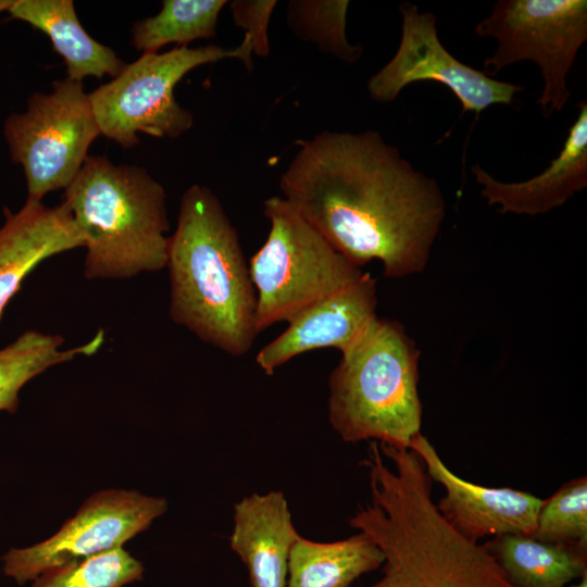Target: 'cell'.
Wrapping results in <instances>:
<instances>
[{
    "instance_id": "14",
    "label": "cell",
    "mask_w": 587,
    "mask_h": 587,
    "mask_svg": "<svg viewBox=\"0 0 587 587\" xmlns=\"http://www.w3.org/2000/svg\"><path fill=\"white\" fill-rule=\"evenodd\" d=\"M471 171L482 186V197L489 205L499 204L501 213L535 216L561 207L587 187V101L578 103L562 149L540 174L508 183L494 178L478 164Z\"/></svg>"
},
{
    "instance_id": "2",
    "label": "cell",
    "mask_w": 587,
    "mask_h": 587,
    "mask_svg": "<svg viewBox=\"0 0 587 587\" xmlns=\"http://www.w3.org/2000/svg\"><path fill=\"white\" fill-rule=\"evenodd\" d=\"M371 445L370 502L350 519L384 554L370 587H503L509 579L483 545L457 532L432 499V479L411 449Z\"/></svg>"
},
{
    "instance_id": "27",
    "label": "cell",
    "mask_w": 587,
    "mask_h": 587,
    "mask_svg": "<svg viewBox=\"0 0 587 587\" xmlns=\"http://www.w3.org/2000/svg\"><path fill=\"white\" fill-rule=\"evenodd\" d=\"M579 579L580 580L577 584L572 585L571 587H587V573L584 574Z\"/></svg>"
},
{
    "instance_id": "24",
    "label": "cell",
    "mask_w": 587,
    "mask_h": 587,
    "mask_svg": "<svg viewBox=\"0 0 587 587\" xmlns=\"http://www.w3.org/2000/svg\"><path fill=\"white\" fill-rule=\"evenodd\" d=\"M533 537L587 550L586 476L569 482L544 500Z\"/></svg>"
},
{
    "instance_id": "11",
    "label": "cell",
    "mask_w": 587,
    "mask_h": 587,
    "mask_svg": "<svg viewBox=\"0 0 587 587\" xmlns=\"http://www.w3.org/2000/svg\"><path fill=\"white\" fill-rule=\"evenodd\" d=\"M402 16L401 39L390 59L369 83L374 101L392 102L413 83L433 80L445 85L460 101L463 111L479 115L495 104L511 105L523 86L492 78L452 55L441 43L432 12H421L411 2L399 7Z\"/></svg>"
},
{
    "instance_id": "6",
    "label": "cell",
    "mask_w": 587,
    "mask_h": 587,
    "mask_svg": "<svg viewBox=\"0 0 587 587\" xmlns=\"http://www.w3.org/2000/svg\"><path fill=\"white\" fill-rule=\"evenodd\" d=\"M265 242L251 257L255 325L289 323L314 303L352 285L365 272L338 252L282 196L264 201Z\"/></svg>"
},
{
    "instance_id": "21",
    "label": "cell",
    "mask_w": 587,
    "mask_h": 587,
    "mask_svg": "<svg viewBox=\"0 0 587 587\" xmlns=\"http://www.w3.org/2000/svg\"><path fill=\"white\" fill-rule=\"evenodd\" d=\"M225 0H164L154 16L138 21L133 27V45L137 50L158 52L168 43H187L211 38L216 33Z\"/></svg>"
},
{
    "instance_id": "8",
    "label": "cell",
    "mask_w": 587,
    "mask_h": 587,
    "mask_svg": "<svg viewBox=\"0 0 587 587\" xmlns=\"http://www.w3.org/2000/svg\"><path fill=\"white\" fill-rule=\"evenodd\" d=\"M475 34L498 41L495 53L484 60L487 75L521 61L538 65L544 89L537 103L550 116L571 96L566 77L587 40V1L499 0Z\"/></svg>"
},
{
    "instance_id": "23",
    "label": "cell",
    "mask_w": 587,
    "mask_h": 587,
    "mask_svg": "<svg viewBox=\"0 0 587 587\" xmlns=\"http://www.w3.org/2000/svg\"><path fill=\"white\" fill-rule=\"evenodd\" d=\"M347 0H297L288 5V22L292 32L342 61L354 62L361 53L360 46L351 45L346 36Z\"/></svg>"
},
{
    "instance_id": "17",
    "label": "cell",
    "mask_w": 587,
    "mask_h": 587,
    "mask_svg": "<svg viewBox=\"0 0 587 587\" xmlns=\"http://www.w3.org/2000/svg\"><path fill=\"white\" fill-rule=\"evenodd\" d=\"M8 12L50 38L65 62L70 79L82 83L87 76L114 78L126 65L111 48L86 33L71 0H14Z\"/></svg>"
},
{
    "instance_id": "3",
    "label": "cell",
    "mask_w": 587,
    "mask_h": 587,
    "mask_svg": "<svg viewBox=\"0 0 587 587\" xmlns=\"http://www.w3.org/2000/svg\"><path fill=\"white\" fill-rule=\"evenodd\" d=\"M166 267L172 321L229 355L248 353L259 334L255 290L238 234L210 188L184 192Z\"/></svg>"
},
{
    "instance_id": "12",
    "label": "cell",
    "mask_w": 587,
    "mask_h": 587,
    "mask_svg": "<svg viewBox=\"0 0 587 587\" xmlns=\"http://www.w3.org/2000/svg\"><path fill=\"white\" fill-rule=\"evenodd\" d=\"M409 449L420 457L429 478L445 488L437 509L462 536L475 542L486 536L533 537L542 499L512 488H489L462 479L447 467L421 433Z\"/></svg>"
},
{
    "instance_id": "7",
    "label": "cell",
    "mask_w": 587,
    "mask_h": 587,
    "mask_svg": "<svg viewBox=\"0 0 587 587\" xmlns=\"http://www.w3.org/2000/svg\"><path fill=\"white\" fill-rule=\"evenodd\" d=\"M252 54L247 37L232 49L208 45L143 53L89 93L101 135L124 148L139 142L138 133L158 138L180 136L192 126L193 117L176 101V84L192 68L224 59H238L251 70Z\"/></svg>"
},
{
    "instance_id": "13",
    "label": "cell",
    "mask_w": 587,
    "mask_h": 587,
    "mask_svg": "<svg viewBox=\"0 0 587 587\" xmlns=\"http://www.w3.org/2000/svg\"><path fill=\"white\" fill-rule=\"evenodd\" d=\"M376 279L370 273L352 285L314 303L260 349L257 365L266 374L308 351L335 348L348 351L376 320Z\"/></svg>"
},
{
    "instance_id": "5",
    "label": "cell",
    "mask_w": 587,
    "mask_h": 587,
    "mask_svg": "<svg viewBox=\"0 0 587 587\" xmlns=\"http://www.w3.org/2000/svg\"><path fill=\"white\" fill-rule=\"evenodd\" d=\"M420 351L394 320L376 317L328 378V421L346 442L408 449L421 433Z\"/></svg>"
},
{
    "instance_id": "25",
    "label": "cell",
    "mask_w": 587,
    "mask_h": 587,
    "mask_svg": "<svg viewBox=\"0 0 587 587\" xmlns=\"http://www.w3.org/2000/svg\"><path fill=\"white\" fill-rule=\"evenodd\" d=\"M276 3L274 0H235L229 4L234 23L245 29L253 54H270L267 28Z\"/></svg>"
},
{
    "instance_id": "20",
    "label": "cell",
    "mask_w": 587,
    "mask_h": 587,
    "mask_svg": "<svg viewBox=\"0 0 587 587\" xmlns=\"http://www.w3.org/2000/svg\"><path fill=\"white\" fill-rule=\"evenodd\" d=\"M61 335L26 330L13 342L0 349V411L14 413L23 386L48 369L78 355H92L103 345L104 332L99 329L89 341L63 348Z\"/></svg>"
},
{
    "instance_id": "19",
    "label": "cell",
    "mask_w": 587,
    "mask_h": 587,
    "mask_svg": "<svg viewBox=\"0 0 587 587\" xmlns=\"http://www.w3.org/2000/svg\"><path fill=\"white\" fill-rule=\"evenodd\" d=\"M514 587H564L587 573V550L532 536L501 535L483 545Z\"/></svg>"
},
{
    "instance_id": "9",
    "label": "cell",
    "mask_w": 587,
    "mask_h": 587,
    "mask_svg": "<svg viewBox=\"0 0 587 587\" xmlns=\"http://www.w3.org/2000/svg\"><path fill=\"white\" fill-rule=\"evenodd\" d=\"M3 132L12 161L23 166L27 200L33 201L65 189L101 135L89 93L80 82L67 77L54 82L49 93H33L27 110L10 115Z\"/></svg>"
},
{
    "instance_id": "4",
    "label": "cell",
    "mask_w": 587,
    "mask_h": 587,
    "mask_svg": "<svg viewBox=\"0 0 587 587\" xmlns=\"http://www.w3.org/2000/svg\"><path fill=\"white\" fill-rule=\"evenodd\" d=\"M64 190L61 204L87 250L86 278L125 279L166 267V193L145 168L88 157Z\"/></svg>"
},
{
    "instance_id": "22",
    "label": "cell",
    "mask_w": 587,
    "mask_h": 587,
    "mask_svg": "<svg viewBox=\"0 0 587 587\" xmlns=\"http://www.w3.org/2000/svg\"><path fill=\"white\" fill-rule=\"evenodd\" d=\"M145 566L124 547L50 567L32 587H124L143 578Z\"/></svg>"
},
{
    "instance_id": "1",
    "label": "cell",
    "mask_w": 587,
    "mask_h": 587,
    "mask_svg": "<svg viewBox=\"0 0 587 587\" xmlns=\"http://www.w3.org/2000/svg\"><path fill=\"white\" fill-rule=\"evenodd\" d=\"M279 179L282 197L359 267L422 272L446 215L434 177L416 170L376 130L322 132L300 140Z\"/></svg>"
},
{
    "instance_id": "16",
    "label": "cell",
    "mask_w": 587,
    "mask_h": 587,
    "mask_svg": "<svg viewBox=\"0 0 587 587\" xmlns=\"http://www.w3.org/2000/svg\"><path fill=\"white\" fill-rule=\"evenodd\" d=\"M82 233L62 205L26 200L15 213L7 211L0 227V321L25 277L52 255L84 247Z\"/></svg>"
},
{
    "instance_id": "10",
    "label": "cell",
    "mask_w": 587,
    "mask_h": 587,
    "mask_svg": "<svg viewBox=\"0 0 587 587\" xmlns=\"http://www.w3.org/2000/svg\"><path fill=\"white\" fill-rule=\"evenodd\" d=\"M167 510L163 497L135 489L107 488L90 495L50 537L1 557L3 574L18 585L46 570L123 547Z\"/></svg>"
},
{
    "instance_id": "15",
    "label": "cell",
    "mask_w": 587,
    "mask_h": 587,
    "mask_svg": "<svg viewBox=\"0 0 587 587\" xmlns=\"http://www.w3.org/2000/svg\"><path fill=\"white\" fill-rule=\"evenodd\" d=\"M299 537L282 491L252 494L234 504L229 545L251 587H286L289 555Z\"/></svg>"
},
{
    "instance_id": "28",
    "label": "cell",
    "mask_w": 587,
    "mask_h": 587,
    "mask_svg": "<svg viewBox=\"0 0 587 587\" xmlns=\"http://www.w3.org/2000/svg\"><path fill=\"white\" fill-rule=\"evenodd\" d=\"M503 587H514V586L509 582V583H508L507 585H504Z\"/></svg>"
},
{
    "instance_id": "18",
    "label": "cell",
    "mask_w": 587,
    "mask_h": 587,
    "mask_svg": "<svg viewBox=\"0 0 587 587\" xmlns=\"http://www.w3.org/2000/svg\"><path fill=\"white\" fill-rule=\"evenodd\" d=\"M383 563L382 550L362 532L329 542L300 536L289 555L286 587H350Z\"/></svg>"
},
{
    "instance_id": "26",
    "label": "cell",
    "mask_w": 587,
    "mask_h": 587,
    "mask_svg": "<svg viewBox=\"0 0 587 587\" xmlns=\"http://www.w3.org/2000/svg\"><path fill=\"white\" fill-rule=\"evenodd\" d=\"M13 3L14 0H0V13L3 11H8Z\"/></svg>"
}]
</instances>
